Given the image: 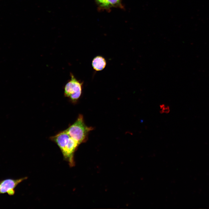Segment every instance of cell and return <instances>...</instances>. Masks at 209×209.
Masks as SVG:
<instances>
[{
	"instance_id": "6",
	"label": "cell",
	"mask_w": 209,
	"mask_h": 209,
	"mask_svg": "<svg viewBox=\"0 0 209 209\" xmlns=\"http://www.w3.org/2000/svg\"><path fill=\"white\" fill-rule=\"evenodd\" d=\"M98 6V9L99 10H105L109 12L106 0H95Z\"/></svg>"
},
{
	"instance_id": "4",
	"label": "cell",
	"mask_w": 209,
	"mask_h": 209,
	"mask_svg": "<svg viewBox=\"0 0 209 209\" xmlns=\"http://www.w3.org/2000/svg\"><path fill=\"white\" fill-rule=\"evenodd\" d=\"M92 66L93 69L96 71H100L103 69L106 65L105 59L100 56H97L93 59Z\"/></svg>"
},
{
	"instance_id": "2",
	"label": "cell",
	"mask_w": 209,
	"mask_h": 209,
	"mask_svg": "<svg viewBox=\"0 0 209 209\" xmlns=\"http://www.w3.org/2000/svg\"><path fill=\"white\" fill-rule=\"evenodd\" d=\"M71 78L64 86V94L72 103L76 102L80 97L83 82L78 80L71 73Z\"/></svg>"
},
{
	"instance_id": "5",
	"label": "cell",
	"mask_w": 209,
	"mask_h": 209,
	"mask_svg": "<svg viewBox=\"0 0 209 209\" xmlns=\"http://www.w3.org/2000/svg\"><path fill=\"white\" fill-rule=\"evenodd\" d=\"M122 0H106L108 8L110 10L111 8H118L123 9L121 3Z\"/></svg>"
},
{
	"instance_id": "8",
	"label": "cell",
	"mask_w": 209,
	"mask_h": 209,
	"mask_svg": "<svg viewBox=\"0 0 209 209\" xmlns=\"http://www.w3.org/2000/svg\"><path fill=\"white\" fill-rule=\"evenodd\" d=\"M160 108L162 109L165 107V105L164 104L161 105L160 106Z\"/></svg>"
},
{
	"instance_id": "3",
	"label": "cell",
	"mask_w": 209,
	"mask_h": 209,
	"mask_svg": "<svg viewBox=\"0 0 209 209\" xmlns=\"http://www.w3.org/2000/svg\"><path fill=\"white\" fill-rule=\"evenodd\" d=\"M27 179V177H24L18 179H8L0 181V194L7 193L10 196L13 195L16 187Z\"/></svg>"
},
{
	"instance_id": "1",
	"label": "cell",
	"mask_w": 209,
	"mask_h": 209,
	"mask_svg": "<svg viewBox=\"0 0 209 209\" xmlns=\"http://www.w3.org/2000/svg\"><path fill=\"white\" fill-rule=\"evenodd\" d=\"M93 127L85 125L82 115H79L76 120L64 130L51 137L50 139L60 148L64 160L71 166L74 165L73 154L79 145L86 140Z\"/></svg>"
},
{
	"instance_id": "7",
	"label": "cell",
	"mask_w": 209,
	"mask_h": 209,
	"mask_svg": "<svg viewBox=\"0 0 209 209\" xmlns=\"http://www.w3.org/2000/svg\"><path fill=\"white\" fill-rule=\"evenodd\" d=\"M170 111V107L169 106H165L162 110L160 111V113H168Z\"/></svg>"
}]
</instances>
